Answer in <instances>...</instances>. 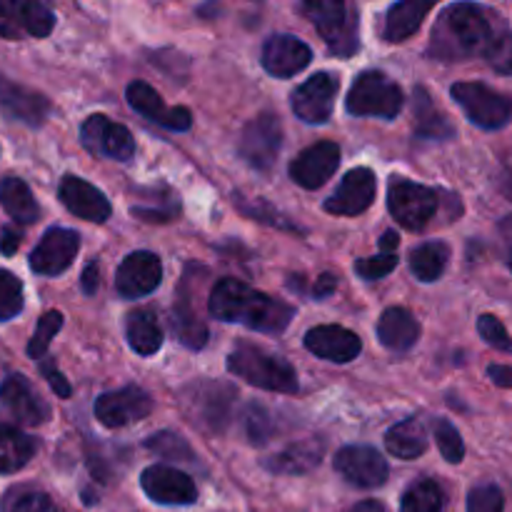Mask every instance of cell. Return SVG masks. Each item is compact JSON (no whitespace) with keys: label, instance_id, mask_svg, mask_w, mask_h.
<instances>
[{"label":"cell","instance_id":"cell-29","mask_svg":"<svg viewBox=\"0 0 512 512\" xmlns=\"http://www.w3.org/2000/svg\"><path fill=\"white\" fill-rule=\"evenodd\" d=\"M433 10V3H418V0H403V3H395L388 10V18H385L383 38L388 43H403L410 35L418 33V28L423 25L425 15Z\"/></svg>","mask_w":512,"mask_h":512},{"label":"cell","instance_id":"cell-52","mask_svg":"<svg viewBox=\"0 0 512 512\" xmlns=\"http://www.w3.org/2000/svg\"><path fill=\"white\" fill-rule=\"evenodd\" d=\"M20 245V233H15V230H3V235H0V253L3 255H13L15 250H18Z\"/></svg>","mask_w":512,"mask_h":512},{"label":"cell","instance_id":"cell-51","mask_svg":"<svg viewBox=\"0 0 512 512\" xmlns=\"http://www.w3.org/2000/svg\"><path fill=\"white\" fill-rule=\"evenodd\" d=\"M488 378L493 380L498 388H512V368H505V365H490Z\"/></svg>","mask_w":512,"mask_h":512},{"label":"cell","instance_id":"cell-12","mask_svg":"<svg viewBox=\"0 0 512 512\" xmlns=\"http://www.w3.org/2000/svg\"><path fill=\"white\" fill-rule=\"evenodd\" d=\"M338 90L340 80L333 73H315L313 78L298 85V90L293 93V100H290L293 113L298 115V120L308 125L328 123L330 115H333Z\"/></svg>","mask_w":512,"mask_h":512},{"label":"cell","instance_id":"cell-46","mask_svg":"<svg viewBox=\"0 0 512 512\" xmlns=\"http://www.w3.org/2000/svg\"><path fill=\"white\" fill-rule=\"evenodd\" d=\"M488 63L490 68L498 70V73L503 75H512V33L510 30H505L503 35H500L498 40L493 43V48L488 50Z\"/></svg>","mask_w":512,"mask_h":512},{"label":"cell","instance_id":"cell-30","mask_svg":"<svg viewBox=\"0 0 512 512\" xmlns=\"http://www.w3.org/2000/svg\"><path fill=\"white\" fill-rule=\"evenodd\" d=\"M385 448L390 455L400 460H415L428 450V435L418 418H408L403 423L393 425L385 435Z\"/></svg>","mask_w":512,"mask_h":512},{"label":"cell","instance_id":"cell-36","mask_svg":"<svg viewBox=\"0 0 512 512\" xmlns=\"http://www.w3.org/2000/svg\"><path fill=\"white\" fill-rule=\"evenodd\" d=\"M145 448H148L150 453L158 455V458L170 460V463H188V465L198 463V458H195V453L190 450V445L185 443L180 435L170 433V430H163V433L145 440Z\"/></svg>","mask_w":512,"mask_h":512},{"label":"cell","instance_id":"cell-43","mask_svg":"<svg viewBox=\"0 0 512 512\" xmlns=\"http://www.w3.org/2000/svg\"><path fill=\"white\" fill-rule=\"evenodd\" d=\"M478 333L490 348L500 350V353H508L512 355V338L503 323H500L495 315H480L478 318Z\"/></svg>","mask_w":512,"mask_h":512},{"label":"cell","instance_id":"cell-32","mask_svg":"<svg viewBox=\"0 0 512 512\" xmlns=\"http://www.w3.org/2000/svg\"><path fill=\"white\" fill-rule=\"evenodd\" d=\"M35 450L38 445L23 430L0 425V475H13L23 470L33 460Z\"/></svg>","mask_w":512,"mask_h":512},{"label":"cell","instance_id":"cell-18","mask_svg":"<svg viewBox=\"0 0 512 512\" xmlns=\"http://www.w3.org/2000/svg\"><path fill=\"white\" fill-rule=\"evenodd\" d=\"M78 250L80 235L75 230L50 228L30 253V268H33V273L53 278V275L65 273L73 265Z\"/></svg>","mask_w":512,"mask_h":512},{"label":"cell","instance_id":"cell-25","mask_svg":"<svg viewBox=\"0 0 512 512\" xmlns=\"http://www.w3.org/2000/svg\"><path fill=\"white\" fill-rule=\"evenodd\" d=\"M0 400L8 408V413L23 425H43L50 418V408L45 405V400L35 393V388L23 375H10L3 380Z\"/></svg>","mask_w":512,"mask_h":512},{"label":"cell","instance_id":"cell-13","mask_svg":"<svg viewBox=\"0 0 512 512\" xmlns=\"http://www.w3.org/2000/svg\"><path fill=\"white\" fill-rule=\"evenodd\" d=\"M150 410H153V398L138 385H125V388L103 393L95 400V418L110 430L138 423V420L148 418Z\"/></svg>","mask_w":512,"mask_h":512},{"label":"cell","instance_id":"cell-31","mask_svg":"<svg viewBox=\"0 0 512 512\" xmlns=\"http://www.w3.org/2000/svg\"><path fill=\"white\" fill-rule=\"evenodd\" d=\"M125 335H128V345L138 355L158 353L160 345H163V330H160L153 310H133V313H128Z\"/></svg>","mask_w":512,"mask_h":512},{"label":"cell","instance_id":"cell-7","mask_svg":"<svg viewBox=\"0 0 512 512\" xmlns=\"http://www.w3.org/2000/svg\"><path fill=\"white\" fill-rule=\"evenodd\" d=\"M208 275V270L198 268V265H188L180 278L178 290H175V305L173 315H170V325H173V333L185 348L200 350L208 343V325L200 318V313L195 310V298L200 293V285Z\"/></svg>","mask_w":512,"mask_h":512},{"label":"cell","instance_id":"cell-14","mask_svg":"<svg viewBox=\"0 0 512 512\" xmlns=\"http://www.w3.org/2000/svg\"><path fill=\"white\" fill-rule=\"evenodd\" d=\"M335 470L355 488H380L388 483L390 468L383 455L368 445H345L335 455Z\"/></svg>","mask_w":512,"mask_h":512},{"label":"cell","instance_id":"cell-19","mask_svg":"<svg viewBox=\"0 0 512 512\" xmlns=\"http://www.w3.org/2000/svg\"><path fill=\"white\" fill-rule=\"evenodd\" d=\"M340 165V145L333 140H320V143L305 148L298 158L290 163V178L305 190H318L328 183Z\"/></svg>","mask_w":512,"mask_h":512},{"label":"cell","instance_id":"cell-10","mask_svg":"<svg viewBox=\"0 0 512 512\" xmlns=\"http://www.w3.org/2000/svg\"><path fill=\"white\" fill-rule=\"evenodd\" d=\"M283 148V123L275 113H260L243 128L238 153L250 168L270 170Z\"/></svg>","mask_w":512,"mask_h":512},{"label":"cell","instance_id":"cell-54","mask_svg":"<svg viewBox=\"0 0 512 512\" xmlns=\"http://www.w3.org/2000/svg\"><path fill=\"white\" fill-rule=\"evenodd\" d=\"M348 512H388V510H385V505L380 503V500H363V503L353 505Z\"/></svg>","mask_w":512,"mask_h":512},{"label":"cell","instance_id":"cell-2","mask_svg":"<svg viewBox=\"0 0 512 512\" xmlns=\"http://www.w3.org/2000/svg\"><path fill=\"white\" fill-rule=\"evenodd\" d=\"M208 310L215 320L223 323H240L258 333L278 335L283 333L295 318L293 305L283 300H273L270 295L258 293L240 280H218L208 300Z\"/></svg>","mask_w":512,"mask_h":512},{"label":"cell","instance_id":"cell-56","mask_svg":"<svg viewBox=\"0 0 512 512\" xmlns=\"http://www.w3.org/2000/svg\"><path fill=\"white\" fill-rule=\"evenodd\" d=\"M505 190H508V193L512 195V178H510V183H508V188H505Z\"/></svg>","mask_w":512,"mask_h":512},{"label":"cell","instance_id":"cell-39","mask_svg":"<svg viewBox=\"0 0 512 512\" xmlns=\"http://www.w3.org/2000/svg\"><path fill=\"white\" fill-rule=\"evenodd\" d=\"M435 443H438L440 453H443V458L448 460L450 465L463 463V458H465L463 435L458 433V428H455L450 420H445V418L435 420Z\"/></svg>","mask_w":512,"mask_h":512},{"label":"cell","instance_id":"cell-5","mask_svg":"<svg viewBox=\"0 0 512 512\" xmlns=\"http://www.w3.org/2000/svg\"><path fill=\"white\" fill-rule=\"evenodd\" d=\"M300 13L308 15L333 55L350 58L358 53V8L343 0H308L300 3Z\"/></svg>","mask_w":512,"mask_h":512},{"label":"cell","instance_id":"cell-4","mask_svg":"<svg viewBox=\"0 0 512 512\" xmlns=\"http://www.w3.org/2000/svg\"><path fill=\"white\" fill-rule=\"evenodd\" d=\"M235 398L238 393L233 385L220 380H195L180 390V403L190 423L208 433H225L233 418Z\"/></svg>","mask_w":512,"mask_h":512},{"label":"cell","instance_id":"cell-35","mask_svg":"<svg viewBox=\"0 0 512 512\" xmlns=\"http://www.w3.org/2000/svg\"><path fill=\"white\" fill-rule=\"evenodd\" d=\"M445 493L435 480H418L410 485L400 503V512H443Z\"/></svg>","mask_w":512,"mask_h":512},{"label":"cell","instance_id":"cell-37","mask_svg":"<svg viewBox=\"0 0 512 512\" xmlns=\"http://www.w3.org/2000/svg\"><path fill=\"white\" fill-rule=\"evenodd\" d=\"M60 328H63V315H60L58 310H50V313H45L43 318L38 320V328H35L33 340L28 343L30 358L38 360V363H43L45 353H48V348H50V340L58 335Z\"/></svg>","mask_w":512,"mask_h":512},{"label":"cell","instance_id":"cell-15","mask_svg":"<svg viewBox=\"0 0 512 512\" xmlns=\"http://www.w3.org/2000/svg\"><path fill=\"white\" fill-rule=\"evenodd\" d=\"M163 283V263L150 250L130 253L115 270V290L125 300H138L153 293Z\"/></svg>","mask_w":512,"mask_h":512},{"label":"cell","instance_id":"cell-3","mask_svg":"<svg viewBox=\"0 0 512 512\" xmlns=\"http://www.w3.org/2000/svg\"><path fill=\"white\" fill-rule=\"evenodd\" d=\"M228 373L255 385V388L270 390V393L295 395L300 388L298 373H295L288 360L265 353L263 348H255V345L248 343L238 345L228 355Z\"/></svg>","mask_w":512,"mask_h":512},{"label":"cell","instance_id":"cell-53","mask_svg":"<svg viewBox=\"0 0 512 512\" xmlns=\"http://www.w3.org/2000/svg\"><path fill=\"white\" fill-rule=\"evenodd\" d=\"M398 245H400V238L395 230H385L383 238H380V250H383L385 255H398Z\"/></svg>","mask_w":512,"mask_h":512},{"label":"cell","instance_id":"cell-34","mask_svg":"<svg viewBox=\"0 0 512 512\" xmlns=\"http://www.w3.org/2000/svg\"><path fill=\"white\" fill-rule=\"evenodd\" d=\"M448 260V243H443V240H430V243L418 245L410 253V270H413V275L420 283H435L438 278H443L445 268H448Z\"/></svg>","mask_w":512,"mask_h":512},{"label":"cell","instance_id":"cell-38","mask_svg":"<svg viewBox=\"0 0 512 512\" xmlns=\"http://www.w3.org/2000/svg\"><path fill=\"white\" fill-rule=\"evenodd\" d=\"M235 208L240 210L243 215H248V218L258 220V223H268L273 225V228H280V230H298V225L290 223V218H285V215H280L278 210L270 208L265 200H245L243 195H235Z\"/></svg>","mask_w":512,"mask_h":512},{"label":"cell","instance_id":"cell-17","mask_svg":"<svg viewBox=\"0 0 512 512\" xmlns=\"http://www.w3.org/2000/svg\"><path fill=\"white\" fill-rule=\"evenodd\" d=\"M125 98H128V105L140 113L143 118H148L150 123H158L163 128L175 130V133H185L193 125V113L183 105L178 108H170L163 98L158 95V90L150 88L145 80H133L125 90Z\"/></svg>","mask_w":512,"mask_h":512},{"label":"cell","instance_id":"cell-6","mask_svg":"<svg viewBox=\"0 0 512 512\" xmlns=\"http://www.w3.org/2000/svg\"><path fill=\"white\" fill-rule=\"evenodd\" d=\"M403 90L380 70H365L355 78L345 108L355 118L393 120L403 110Z\"/></svg>","mask_w":512,"mask_h":512},{"label":"cell","instance_id":"cell-48","mask_svg":"<svg viewBox=\"0 0 512 512\" xmlns=\"http://www.w3.org/2000/svg\"><path fill=\"white\" fill-rule=\"evenodd\" d=\"M40 370H43V375L48 378L50 388L55 390V393L60 395V398H70V393H73V388H70V383L65 380L63 373H58V370L53 368V365H40Z\"/></svg>","mask_w":512,"mask_h":512},{"label":"cell","instance_id":"cell-1","mask_svg":"<svg viewBox=\"0 0 512 512\" xmlns=\"http://www.w3.org/2000/svg\"><path fill=\"white\" fill-rule=\"evenodd\" d=\"M503 33L500 18L493 10L475 3L448 5L438 15V23L430 35L428 55L445 63L488 55V50Z\"/></svg>","mask_w":512,"mask_h":512},{"label":"cell","instance_id":"cell-33","mask_svg":"<svg viewBox=\"0 0 512 512\" xmlns=\"http://www.w3.org/2000/svg\"><path fill=\"white\" fill-rule=\"evenodd\" d=\"M0 205L20 225H33L40 218L38 203L20 178H5L0 183Z\"/></svg>","mask_w":512,"mask_h":512},{"label":"cell","instance_id":"cell-11","mask_svg":"<svg viewBox=\"0 0 512 512\" xmlns=\"http://www.w3.org/2000/svg\"><path fill=\"white\" fill-rule=\"evenodd\" d=\"M80 140H83L85 150H90L98 158L118 160V163H128L135 155V140L125 125L113 123L108 115H90L83 125H80Z\"/></svg>","mask_w":512,"mask_h":512},{"label":"cell","instance_id":"cell-24","mask_svg":"<svg viewBox=\"0 0 512 512\" xmlns=\"http://www.w3.org/2000/svg\"><path fill=\"white\" fill-rule=\"evenodd\" d=\"M0 110L8 115L10 120L38 128L48 120L50 115V100L45 95L35 93V90L25 88V85L13 83L8 78H0Z\"/></svg>","mask_w":512,"mask_h":512},{"label":"cell","instance_id":"cell-16","mask_svg":"<svg viewBox=\"0 0 512 512\" xmlns=\"http://www.w3.org/2000/svg\"><path fill=\"white\" fill-rule=\"evenodd\" d=\"M140 488L158 505H193L198 500V488L183 470L170 465H150L140 475Z\"/></svg>","mask_w":512,"mask_h":512},{"label":"cell","instance_id":"cell-27","mask_svg":"<svg viewBox=\"0 0 512 512\" xmlns=\"http://www.w3.org/2000/svg\"><path fill=\"white\" fill-rule=\"evenodd\" d=\"M378 340L388 350H410L420 338V323L408 308H388L378 320Z\"/></svg>","mask_w":512,"mask_h":512},{"label":"cell","instance_id":"cell-41","mask_svg":"<svg viewBox=\"0 0 512 512\" xmlns=\"http://www.w3.org/2000/svg\"><path fill=\"white\" fill-rule=\"evenodd\" d=\"M23 313V283L8 270H0V320Z\"/></svg>","mask_w":512,"mask_h":512},{"label":"cell","instance_id":"cell-20","mask_svg":"<svg viewBox=\"0 0 512 512\" xmlns=\"http://www.w3.org/2000/svg\"><path fill=\"white\" fill-rule=\"evenodd\" d=\"M375 190V175L370 168H355L350 173H345V178L340 180L338 190L325 200V213L330 215H345V218H353V215H363L365 210L373 205Z\"/></svg>","mask_w":512,"mask_h":512},{"label":"cell","instance_id":"cell-28","mask_svg":"<svg viewBox=\"0 0 512 512\" xmlns=\"http://www.w3.org/2000/svg\"><path fill=\"white\" fill-rule=\"evenodd\" d=\"M455 138V125L448 115L435 108L433 98L425 88H415V140H430V143H443Z\"/></svg>","mask_w":512,"mask_h":512},{"label":"cell","instance_id":"cell-44","mask_svg":"<svg viewBox=\"0 0 512 512\" xmlns=\"http://www.w3.org/2000/svg\"><path fill=\"white\" fill-rule=\"evenodd\" d=\"M398 268V255H373V258L355 260V273L363 280H380Z\"/></svg>","mask_w":512,"mask_h":512},{"label":"cell","instance_id":"cell-55","mask_svg":"<svg viewBox=\"0 0 512 512\" xmlns=\"http://www.w3.org/2000/svg\"><path fill=\"white\" fill-rule=\"evenodd\" d=\"M508 268L512 270V248H510V253H508Z\"/></svg>","mask_w":512,"mask_h":512},{"label":"cell","instance_id":"cell-21","mask_svg":"<svg viewBox=\"0 0 512 512\" xmlns=\"http://www.w3.org/2000/svg\"><path fill=\"white\" fill-rule=\"evenodd\" d=\"M313 60V50L300 38L288 33L270 35L263 45V68L273 78H293Z\"/></svg>","mask_w":512,"mask_h":512},{"label":"cell","instance_id":"cell-42","mask_svg":"<svg viewBox=\"0 0 512 512\" xmlns=\"http://www.w3.org/2000/svg\"><path fill=\"white\" fill-rule=\"evenodd\" d=\"M505 495L495 483L475 485L468 493V512H503Z\"/></svg>","mask_w":512,"mask_h":512},{"label":"cell","instance_id":"cell-23","mask_svg":"<svg viewBox=\"0 0 512 512\" xmlns=\"http://www.w3.org/2000/svg\"><path fill=\"white\" fill-rule=\"evenodd\" d=\"M58 193L65 208L78 215V218L88 220V223H105L113 213L110 200L105 198L103 190H98L88 180L78 178V175H65Z\"/></svg>","mask_w":512,"mask_h":512},{"label":"cell","instance_id":"cell-47","mask_svg":"<svg viewBox=\"0 0 512 512\" xmlns=\"http://www.w3.org/2000/svg\"><path fill=\"white\" fill-rule=\"evenodd\" d=\"M10 512H58V508L45 493H28L15 500Z\"/></svg>","mask_w":512,"mask_h":512},{"label":"cell","instance_id":"cell-45","mask_svg":"<svg viewBox=\"0 0 512 512\" xmlns=\"http://www.w3.org/2000/svg\"><path fill=\"white\" fill-rule=\"evenodd\" d=\"M25 35L23 3H0V38L18 40Z\"/></svg>","mask_w":512,"mask_h":512},{"label":"cell","instance_id":"cell-50","mask_svg":"<svg viewBox=\"0 0 512 512\" xmlns=\"http://www.w3.org/2000/svg\"><path fill=\"white\" fill-rule=\"evenodd\" d=\"M80 285H83L85 295H95L100 288V268L98 263H88L85 265L83 275H80Z\"/></svg>","mask_w":512,"mask_h":512},{"label":"cell","instance_id":"cell-26","mask_svg":"<svg viewBox=\"0 0 512 512\" xmlns=\"http://www.w3.org/2000/svg\"><path fill=\"white\" fill-rule=\"evenodd\" d=\"M325 448L320 440H298L280 453L263 460V468L273 475H305L315 470L323 460Z\"/></svg>","mask_w":512,"mask_h":512},{"label":"cell","instance_id":"cell-40","mask_svg":"<svg viewBox=\"0 0 512 512\" xmlns=\"http://www.w3.org/2000/svg\"><path fill=\"white\" fill-rule=\"evenodd\" d=\"M243 430L253 445H265L273 438V418L263 405H248L243 413Z\"/></svg>","mask_w":512,"mask_h":512},{"label":"cell","instance_id":"cell-8","mask_svg":"<svg viewBox=\"0 0 512 512\" xmlns=\"http://www.w3.org/2000/svg\"><path fill=\"white\" fill-rule=\"evenodd\" d=\"M455 103L463 108L468 120L483 130H500L512 120V98L488 88L485 83L463 80L450 88Z\"/></svg>","mask_w":512,"mask_h":512},{"label":"cell","instance_id":"cell-49","mask_svg":"<svg viewBox=\"0 0 512 512\" xmlns=\"http://www.w3.org/2000/svg\"><path fill=\"white\" fill-rule=\"evenodd\" d=\"M335 290H338V278H335L333 273H323L318 280H315L313 298L315 300H325V298H330Z\"/></svg>","mask_w":512,"mask_h":512},{"label":"cell","instance_id":"cell-22","mask_svg":"<svg viewBox=\"0 0 512 512\" xmlns=\"http://www.w3.org/2000/svg\"><path fill=\"white\" fill-rule=\"evenodd\" d=\"M305 348L328 363L345 365L358 358L363 343L353 330L343 328V325H318L305 335Z\"/></svg>","mask_w":512,"mask_h":512},{"label":"cell","instance_id":"cell-9","mask_svg":"<svg viewBox=\"0 0 512 512\" xmlns=\"http://www.w3.org/2000/svg\"><path fill=\"white\" fill-rule=\"evenodd\" d=\"M440 208V193L408 178H393L388 188V210L405 230H423Z\"/></svg>","mask_w":512,"mask_h":512}]
</instances>
